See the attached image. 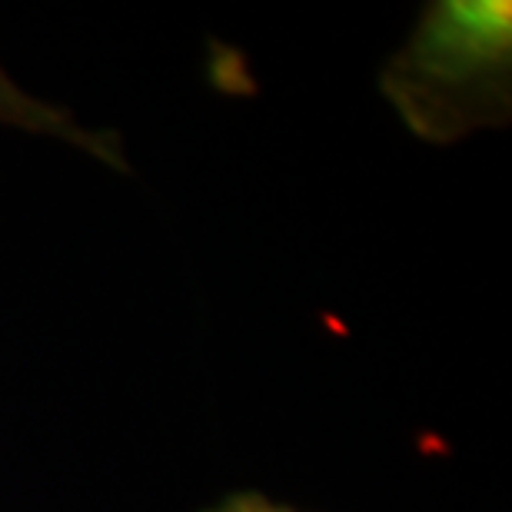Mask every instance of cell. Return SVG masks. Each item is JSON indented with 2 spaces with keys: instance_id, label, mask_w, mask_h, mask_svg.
Wrapping results in <instances>:
<instances>
[{
  "instance_id": "1",
  "label": "cell",
  "mask_w": 512,
  "mask_h": 512,
  "mask_svg": "<svg viewBox=\"0 0 512 512\" xmlns=\"http://www.w3.org/2000/svg\"><path fill=\"white\" fill-rule=\"evenodd\" d=\"M380 90L413 137L449 147L512 117V4L429 0L380 70Z\"/></svg>"
},
{
  "instance_id": "2",
  "label": "cell",
  "mask_w": 512,
  "mask_h": 512,
  "mask_svg": "<svg viewBox=\"0 0 512 512\" xmlns=\"http://www.w3.org/2000/svg\"><path fill=\"white\" fill-rule=\"evenodd\" d=\"M0 127L37 133V137H57L70 143V147L97 157L100 163H107V167H114L117 173H130V160L117 133L80 127L70 110L34 97L30 90L20 87L4 67H0Z\"/></svg>"
},
{
  "instance_id": "3",
  "label": "cell",
  "mask_w": 512,
  "mask_h": 512,
  "mask_svg": "<svg viewBox=\"0 0 512 512\" xmlns=\"http://www.w3.org/2000/svg\"><path fill=\"white\" fill-rule=\"evenodd\" d=\"M210 512H296V509L276 503V499L263 496V493H237V496H227Z\"/></svg>"
}]
</instances>
